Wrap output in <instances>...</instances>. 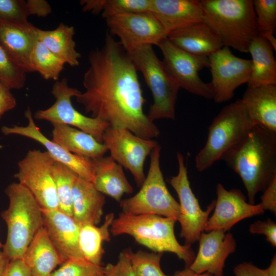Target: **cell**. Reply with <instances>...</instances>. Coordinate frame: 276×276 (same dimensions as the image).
Masks as SVG:
<instances>
[{
  "label": "cell",
  "instance_id": "obj_1",
  "mask_svg": "<svg viewBox=\"0 0 276 276\" xmlns=\"http://www.w3.org/2000/svg\"><path fill=\"white\" fill-rule=\"evenodd\" d=\"M88 62L85 90L75 97L85 111L142 138L157 137L159 129L144 111L146 100L137 71L119 42L107 32L102 47L89 53Z\"/></svg>",
  "mask_w": 276,
  "mask_h": 276
},
{
  "label": "cell",
  "instance_id": "obj_2",
  "mask_svg": "<svg viewBox=\"0 0 276 276\" xmlns=\"http://www.w3.org/2000/svg\"><path fill=\"white\" fill-rule=\"evenodd\" d=\"M222 160L240 176L249 203L255 204L257 194L276 175V134L256 125Z\"/></svg>",
  "mask_w": 276,
  "mask_h": 276
},
{
  "label": "cell",
  "instance_id": "obj_3",
  "mask_svg": "<svg viewBox=\"0 0 276 276\" xmlns=\"http://www.w3.org/2000/svg\"><path fill=\"white\" fill-rule=\"evenodd\" d=\"M203 22L223 47L247 53L257 35L252 0H201Z\"/></svg>",
  "mask_w": 276,
  "mask_h": 276
},
{
  "label": "cell",
  "instance_id": "obj_4",
  "mask_svg": "<svg viewBox=\"0 0 276 276\" xmlns=\"http://www.w3.org/2000/svg\"><path fill=\"white\" fill-rule=\"evenodd\" d=\"M176 222L173 218L156 215L121 212L113 219L110 231L114 236L128 235L153 252L173 253L188 267L195 253L190 245H182L178 242L174 233Z\"/></svg>",
  "mask_w": 276,
  "mask_h": 276
},
{
  "label": "cell",
  "instance_id": "obj_5",
  "mask_svg": "<svg viewBox=\"0 0 276 276\" xmlns=\"http://www.w3.org/2000/svg\"><path fill=\"white\" fill-rule=\"evenodd\" d=\"M5 192L9 202L8 208L1 213L7 226L3 251L10 260L21 259L43 226L42 212L32 194L19 182L10 184Z\"/></svg>",
  "mask_w": 276,
  "mask_h": 276
},
{
  "label": "cell",
  "instance_id": "obj_6",
  "mask_svg": "<svg viewBox=\"0 0 276 276\" xmlns=\"http://www.w3.org/2000/svg\"><path fill=\"white\" fill-rule=\"evenodd\" d=\"M255 125L241 99L223 107L208 128L205 144L195 156L197 171H205L222 160L245 139Z\"/></svg>",
  "mask_w": 276,
  "mask_h": 276
},
{
  "label": "cell",
  "instance_id": "obj_7",
  "mask_svg": "<svg viewBox=\"0 0 276 276\" xmlns=\"http://www.w3.org/2000/svg\"><path fill=\"white\" fill-rule=\"evenodd\" d=\"M136 70L143 75L153 97L148 119H175L177 94L180 88L166 71L152 45H145L127 53Z\"/></svg>",
  "mask_w": 276,
  "mask_h": 276
},
{
  "label": "cell",
  "instance_id": "obj_8",
  "mask_svg": "<svg viewBox=\"0 0 276 276\" xmlns=\"http://www.w3.org/2000/svg\"><path fill=\"white\" fill-rule=\"evenodd\" d=\"M160 151L159 145L152 150L148 172L139 191L119 202L121 212L156 215L172 218L177 221L179 205L166 185L160 166Z\"/></svg>",
  "mask_w": 276,
  "mask_h": 276
},
{
  "label": "cell",
  "instance_id": "obj_9",
  "mask_svg": "<svg viewBox=\"0 0 276 276\" xmlns=\"http://www.w3.org/2000/svg\"><path fill=\"white\" fill-rule=\"evenodd\" d=\"M55 159L47 152L29 150L18 163L14 177L27 188L42 210L58 209V202L52 174Z\"/></svg>",
  "mask_w": 276,
  "mask_h": 276
},
{
  "label": "cell",
  "instance_id": "obj_10",
  "mask_svg": "<svg viewBox=\"0 0 276 276\" xmlns=\"http://www.w3.org/2000/svg\"><path fill=\"white\" fill-rule=\"evenodd\" d=\"M104 19L109 34L118 37L127 53L145 45H157L167 36L164 27L151 12L119 13Z\"/></svg>",
  "mask_w": 276,
  "mask_h": 276
},
{
  "label": "cell",
  "instance_id": "obj_11",
  "mask_svg": "<svg viewBox=\"0 0 276 276\" xmlns=\"http://www.w3.org/2000/svg\"><path fill=\"white\" fill-rule=\"evenodd\" d=\"M157 46L162 53L165 68L179 88L207 99H213L210 82H203L199 74V71L203 68L209 67L208 57L186 52L174 45L167 38Z\"/></svg>",
  "mask_w": 276,
  "mask_h": 276
},
{
  "label": "cell",
  "instance_id": "obj_12",
  "mask_svg": "<svg viewBox=\"0 0 276 276\" xmlns=\"http://www.w3.org/2000/svg\"><path fill=\"white\" fill-rule=\"evenodd\" d=\"M102 143L110 152V156L129 170L140 188L146 178L145 161L157 142L139 137L126 128L109 126L103 133Z\"/></svg>",
  "mask_w": 276,
  "mask_h": 276
},
{
  "label": "cell",
  "instance_id": "obj_13",
  "mask_svg": "<svg viewBox=\"0 0 276 276\" xmlns=\"http://www.w3.org/2000/svg\"><path fill=\"white\" fill-rule=\"evenodd\" d=\"M177 159L178 173L169 179V182L179 198V214L177 221L181 226L180 237L185 239L186 244L191 245L198 241L204 231L209 215L214 208L215 200L209 204L205 211L202 210L191 188L184 157L181 153H177Z\"/></svg>",
  "mask_w": 276,
  "mask_h": 276
},
{
  "label": "cell",
  "instance_id": "obj_14",
  "mask_svg": "<svg viewBox=\"0 0 276 276\" xmlns=\"http://www.w3.org/2000/svg\"><path fill=\"white\" fill-rule=\"evenodd\" d=\"M80 92L78 89L69 86L65 78L57 81L51 90L56 99L55 103L45 109L37 110L34 118L51 123H61L75 127L102 143L103 133L109 125L100 119L85 116L74 107L71 99Z\"/></svg>",
  "mask_w": 276,
  "mask_h": 276
},
{
  "label": "cell",
  "instance_id": "obj_15",
  "mask_svg": "<svg viewBox=\"0 0 276 276\" xmlns=\"http://www.w3.org/2000/svg\"><path fill=\"white\" fill-rule=\"evenodd\" d=\"M208 58L213 99L217 103L227 102L234 97L235 91L239 86L248 82L251 61L237 57L227 47H223Z\"/></svg>",
  "mask_w": 276,
  "mask_h": 276
},
{
  "label": "cell",
  "instance_id": "obj_16",
  "mask_svg": "<svg viewBox=\"0 0 276 276\" xmlns=\"http://www.w3.org/2000/svg\"><path fill=\"white\" fill-rule=\"evenodd\" d=\"M216 194L214 211L209 218L205 232L221 230L226 232L239 221L265 211L260 203L247 202L245 196L239 189L227 190L221 183H218Z\"/></svg>",
  "mask_w": 276,
  "mask_h": 276
},
{
  "label": "cell",
  "instance_id": "obj_17",
  "mask_svg": "<svg viewBox=\"0 0 276 276\" xmlns=\"http://www.w3.org/2000/svg\"><path fill=\"white\" fill-rule=\"evenodd\" d=\"M25 114L28 121L26 126H5L1 128L2 133L5 135H19L37 141L45 148L47 152L56 162L67 167L78 176L94 183L91 158L73 154L47 138L36 125L29 108Z\"/></svg>",
  "mask_w": 276,
  "mask_h": 276
},
{
  "label": "cell",
  "instance_id": "obj_18",
  "mask_svg": "<svg viewBox=\"0 0 276 276\" xmlns=\"http://www.w3.org/2000/svg\"><path fill=\"white\" fill-rule=\"evenodd\" d=\"M198 241L197 254L188 267L197 273L207 272L213 276H223L226 260L237 247L233 234L221 230L203 232Z\"/></svg>",
  "mask_w": 276,
  "mask_h": 276
},
{
  "label": "cell",
  "instance_id": "obj_19",
  "mask_svg": "<svg viewBox=\"0 0 276 276\" xmlns=\"http://www.w3.org/2000/svg\"><path fill=\"white\" fill-rule=\"evenodd\" d=\"M42 212L43 226L64 262L72 258L83 259L78 245L80 225L59 209Z\"/></svg>",
  "mask_w": 276,
  "mask_h": 276
},
{
  "label": "cell",
  "instance_id": "obj_20",
  "mask_svg": "<svg viewBox=\"0 0 276 276\" xmlns=\"http://www.w3.org/2000/svg\"><path fill=\"white\" fill-rule=\"evenodd\" d=\"M38 28L28 21L11 22L0 19V44L25 71L33 72L30 56L38 38Z\"/></svg>",
  "mask_w": 276,
  "mask_h": 276
},
{
  "label": "cell",
  "instance_id": "obj_21",
  "mask_svg": "<svg viewBox=\"0 0 276 276\" xmlns=\"http://www.w3.org/2000/svg\"><path fill=\"white\" fill-rule=\"evenodd\" d=\"M152 13L160 22L167 35L190 25L203 21L200 1L152 0Z\"/></svg>",
  "mask_w": 276,
  "mask_h": 276
},
{
  "label": "cell",
  "instance_id": "obj_22",
  "mask_svg": "<svg viewBox=\"0 0 276 276\" xmlns=\"http://www.w3.org/2000/svg\"><path fill=\"white\" fill-rule=\"evenodd\" d=\"M167 38L189 54L208 57L223 45L212 30L203 21L175 30Z\"/></svg>",
  "mask_w": 276,
  "mask_h": 276
},
{
  "label": "cell",
  "instance_id": "obj_23",
  "mask_svg": "<svg viewBox=\"0 0 276 276\" xmlns=\"http://www.w3.org/2000/svg\"><path fill=\"white\" fill-rule=\"evenodd\" d=\"M105 201L93 182L77 177L72 189V217L80 225L99 224Z\"/></svg>",
  "mask_w": 276,
  "mask_h": 276
},
{
  "label": "cell",
  "instance_id": "obj_24",
  "mask_svg": "<svg viewBox=\"0 0 276 276\" xmlns=\"http://www.w3.org/2000/svg\"><path fill=\"white\" fill-rule=\"evenodd\" d=\"M241 99L256 125L276 134V84L247 86Z\"/></svg>",
  "mask_w": 276,
  "mask_h": 276
},
{
  "label": "cell",
  "instance_id": "obj_25",
  "mask_svg": "<svg viewBox=\"0 0 276 276\" xmlns=\"http://www.w3.org/2000/svg\"><path fill=\"white\" fill-rule=\"evenodd\" d=\"M94 185L104 195L119 202L125 194H131L133 187L124 172L123 167L111 156L91 158Z\"/></svg>",
  "mask_w": 276,
  "mask_h": 276
},
{
  "label": "cell",
  "instance_id": "obj_26",
  "mask_svg": "<svg viewBox=\"0 0 276 276\" xmlns=\"http://www.w3.org/2000/svg\"><path fill=\"white\" fill-rule=\"evenodd\" d=\"M31 276H50L64 261L42 226L26 250L22 258Z\"/></svg>",
  "mask_w": 276,
  "mask_h": 276
},
{
  "label": "cell",
  "instance_id": "obj_27",
  "mask_svg": "<svg viewBox=\"0 0 276 276\" xmlns=\"http://www.w3.org/2000/svg\"><path fill=\"white\" fill-rule=\"evenodd\" d=\"M51 124L52 141L73 154L94 158L104 156L108 151L103 143L87 133L66 124Z\"/></svg>",
  "mask_w": 276,
  "mask_h": 276
},
{
  "label": "cell",
  "instance_id": "obj_28",
  "mask_svg": "<svg viewBox=\"0 0 276 276\" xmlns=\"http://www.w3.org/2000/svg\"><path fill=\"white\" fill-rule=\"evenodd\" d=\"M273 48L265 38L257 36L248 52L251 56V72L247 86L276 84V61Z\"/></svg>",
  "mask_w": 276,
  "mask_h": 276
},
{
  "label": "cell",
  "instance_id": "obj_29",
  "mask_svg": "<svg viewBox=\"0 0 276 276\" xmlns=\"http://www.w3.org/2000/svg\"><path fill=\"white\" fill-rule=\"evenodd\" d=\"M114 215L107 214L100 226L92 224L80 225L78 245L83 259L96 265H101L104 253L103 243L110 241V227Z\"/></svg>",
  "mask_w": 276,
  "mask_h": 276
},
{
  "label": "cell",
  "instance_id": "obj_30",
  "mask_svg": "<svg viewBox=\"0 0 276 276\" xmlns=\"http://www.w3.org/2000/svg\"><path fill=\"white\" fill-rule=\"evenodd\" d=\"M74 35V27L63 23L53 30L38 29V40L65 64L71 66H78L81 57L76 50Z\"/></svg>",
  "mask_w": 276,
  "mask_h": 276
},
{
  "label": "cell",
  "instance_id": "obj_31",
  "mask_svg": "<svg viewBox=\"0 0 276 276\" xmlns=\"http://www.w3.org/2000/svg\"><path fill=\"white\" fill-rule=\"evenodd\" d=\"M82 10L98 14L103 18L119 13L151 12L152 0H82Z\"/></svg>",
  "mask_w": 276,
  "mask_h": 276
},
{
  "label": "cell",
  "instance_id": "obj_32",
  "mask_svg": "<svg viewBox=\"0 0 276 276\" xmlns=\"http://www.w3.org/2000/svg\"><path fill=\"white\" fill-rule=\"evenodd\" d=\"M30 64L33 72H38L44 79L57 80L65 63L38 40L31 52Z\"/></svg>",
  "mask_w": 276,
  "mask_h": 276
},
{
  "label": "cell",
  "instance_id": "obj_33",
  "mask_svg": "<svg viewBox=\"0 0 276 276\" xmlns=\"http://www.w3.org/2000/svg\"><path fill=\"white\" fill-rule=\"evenodd\" d=\"M257 35L266 39L276 51V0L252 1Z\"/></svg>",
  "mask_w": 276,
  "mask_h": 276
},
{
  "label": "cell",
  "instance_id": "obj_34",
  "mask_svg": "<svg viewBox=\"0 0 276 276\" xmlns=\"http://www.w3.org/2000/svg\"><path fill=\"white\" fill-rule=\"evenodd\" d=\"M52 174L56 189L58 209L72 217V189L78 176L67 167L56 161L52 167Z\"/></svg>",
  "mask_w": 276,
  "mask_h": 276
},
{
  "label": "cell",
  "instance_id": "obj_35",
  "mask_svg": "<svg viewBox=\"0 0 276 276\" xmlns=\"http://www.w3.org/2000/svg\"><path fill=\"white\" fill-rule=\"evenodd\" d=\"M126 250L137 276H170L161 269L160 260L163 253L142 250L133 252L130 249Z\"/></svg>",
  "mask_w": 276,
  "mask_h": 276
},
{
  "label": "cell",
  "instance_id": "obj_36",
  "mask_svg": "<svg viewBox=\"0 0 276 276\" xmlns=\"http://www.w3.org/2000/svg\"><path fill=\"white\" fill-rule=\"evenodd\" d=\"M26 73L0 44V82L10 90L20 89L25 86Z\"/></svg>",
  "mask_w": 276,
  "mask_h": 276
},
{
  "label": "cell",
  "instance_id": "obj_37",
  "mask_svg": "<svg viewBox=\"0 0 276 276\" xmlns=\"http://www.w3.org/2000/svg\"><path fill=\"white\" fill-rule=\"evenodd\" d=\"M104 269L82 258H72L65 261L50 276H104Z\"/></svg>",
  "mask_w": 276,
  "mask_h": 276
},
{
  "label": "cell",
  "instance_id": "obj_38",
  "mask_svg": "<svg viewBox=\"0 0 276 276\" xmlns=\"http://www.w3.org/2000/svg\"><path fill=\"white\" fill-rule=\"evenodd\" d=\"M29 15L26 1L0 0V19L11 22H26Z\"/></svg>",
  "mask_w": 276,
  "mask_h": 276
},
{
  "label": "cell",
  "instance_id": "obj_39",
  "mask_svg": "<svg viewBox=\"0 0 276 276\" xmlns=\"http://www.w3.org/2000/svg\"><path fill=\"white\" fill-rule=\"evenodd\" d=\"M104 276H137L126 249L120 252L116 263H109L104 267Z\"/></svg>",
  "mask_w": 276,
  "mask_h": 276
},
{
  "label": "cell",
  "instance_id": "obj_40",
  "mask_svg": "<svg viewBox=\"0 0 276 276\" xmlns=\"http://www.w3.org/2000/svg\"><path fill=\"white\" fill-rule=\"evenodd\" d=\"M251 234H263L273 247L276 246V223L270 219L257 220L251 224L249 227Z\"/></svg>",
  "mask_w": 276,
  "mask_h": 276
},
{
  "label": "cell",
  "instance_id": "obj_41",
  "mask_svg": "<svg viewBox=\"0 0 276 276\" xmlns=\"http://www.w3.org/2000/svg\"><path fill=\"white\" fill-rule=\"evenodd\" d=\"M259 203L264 210L269 211L276 214V175L271 179L266 188L263 191Z\"/></svg>",
  "mask_w": 276,
  "mask_h": 276
},
{
  "label": "cell",
  "instance_id": "obj_42",
  "mask_svg": "<svg viewBox=\"0 0 276 276\" xmlns=\"http://www.w3.org/2000/svg\"><path fill=\"white\" fill-rule=\"evenodd\" d=\"M16 105V101L10 89L0 82V119Z\"/></svg>",
  "mask_w": 276,
  "mask_h": 276
},
{
  "label": "cell",
  "instance_id": "obj_43",
  "mask_svg": "<svg viewBox=\"0 0 276 276\" xmlns=\"http://www.w3.org/2000/svg\"><path fill=\"white\" fill-rule=\"evenodd\" d=\"M233 271L235 276H268L266 269L260 268L249 262L239 264Z\"/></svg>",
  "mask_w": 276,
  "mask_h": 276
},
{
  "label": "cell",
  "instance_id": "obj_44",
  "mask_svg": "<svg viewBox=\"0 0 276 276\" xmlns=\"http://www.w3.org/2000/svg\"><path fill=\"white\" fill-rule=\"evenodd\" d=\"M29 15L45 17L52 12V8L44 0H28L26 1Z\"/></svg>",
  "mask_w": 276,
  "mask_h": 276
},
{
  "label": "cell",
  "instance_id": "obj_45",
  "mask_svg": "<svg viewBox=\"0 0 276 276\" xmlns=\"http://www.w3.org/2000/svg\"><path fill=\"white\" fill-rule=\"evenodd\" d=\"M4 276H31L22 259L10 260Z\"/></svg>",
  "mask_w": 276,
  "mask_h": 276
},
{
  "label": "cell",
  "instance_id": "obj_46",
  "mask_svg": "<svg viewBox=\"0 0 276 276\" xmlns=\"http://www.w3.org/2000/svg\"><path fill=\"white\" fill-rule=\"evenodd\" d=\"M172 276H213L207 273H197L191 270L189 267H186L184 269L176 271Z\"/></svg>",
  "mask_w": 276,
  "mask_h": 276
},
{
  "label": "cell",
  "instance_id": "obj_47",
  "mask_svg": "<svg viewBox=\"0 0 276 276\" xmlns=\"http://www.w3.org/2000/svg\"><path fill=\"white\" fill-rule=\"evenodd\" d=\"M10 260L0 250V276H4Z\"/></svg>",
  "mask_w": 276,
  "mask_h": 276
},
{
  "label": "cell",
  "instance_id": "obj_48",
  "mask_svg": "<svg viewBox=\"0 0 276 276\" xmlns=\"http://www.w3.org/2000/svg\"><path fill=\"white\" fill-rule=\"evenodd\" d=\"M268 276H276V256L273 257L271 263L266 269Z\"/></svg>",
  "mask_w": 276,
  "mask_h": 276
},
{
  "label": "cell",
  "instance_id": "obj_49",
  "mask_svg": "<svg viewBox=\"0 0 276 276\" xmlns=\"http://www.w3.org/2000/svg\"><path fill=\"white\" fill-rule=\"evenodd\" d=\"M3 245H2V243L0 241V248L2 247L3 248Z\"/></svg>",
  "mask_w": 276,
  "mask_h": 276
}]
</instances>
